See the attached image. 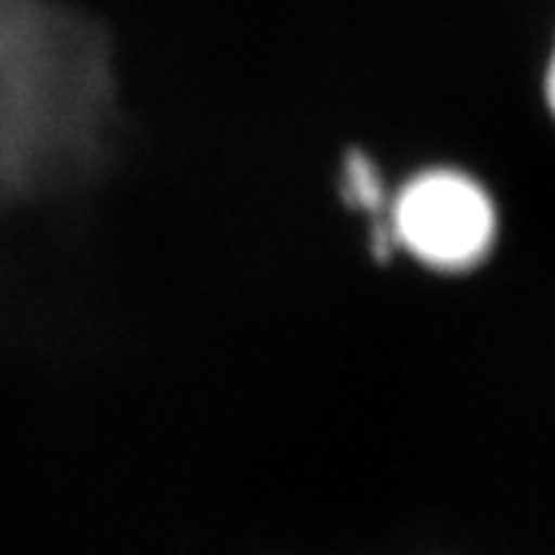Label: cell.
<instances>
[{
	"mask_svg": "<svg viewBox=\"0 0 555 555\" xmlns=\"http://www.w3.org/2000/svg\"><path fill=\"white\" fill-rule=\"evenodd\" d=\"M115 130L108 35L56 0H0V207L100 177Z\"/></svg>",
	"mask_w": 555,
	"mask_h": 555,
	"instance_id": "1",
	"label": "cell"
},
{
	"mask_svg": "<svg viewBox=\"0 0 555 555\" xmlns=\"http://www.w3.org/2000/svg\"><path fill=\"white\" fill-rule=\"evenodd\" d=\"M383 229L392 257L441 281H473L500 254L503 207L473 167L423 160L392 185Z\"/></svg>",
	"mask_w": 555,
	"mask_h": 555,
	"instance_id": "2",
	"label": "cell"
},
{
	"mask_svg": "<svg viewBox=\"0 0 555 555\" xmlns=\"http://www.w3.org/2000/svg\"><path fill=\"white\" fill-rule=\"evenodd\" d=\"M537 96H540V108H543V115H546V120L553 124V130H555V28H553V38H550V47H546V56H543V65H540Z\"/></svg>",
	"mask_w": 555,
	"mask_h": 555,
	"instance_id": "3",
	"label": "cell"
}]
</instances>
